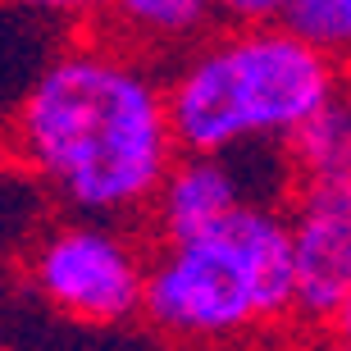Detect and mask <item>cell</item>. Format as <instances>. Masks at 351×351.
Here are the masks:
<instances>
[{"label":"cell","instance_id":"10","mask_svg":"<svg viewBox=\"0 0 351 351\" xmlns=\"http://www.w3.org/2000/svg\"><path fill=\"white\" fill-rule=\"evenodd\" d=\"M210 5H215V14L233 19V23H274L287 14L292 0H210Z\"/></svg>","mask_w":351,"mask_h":351},{"label":"cell","instance_id":"8","mask_svg":"<svg viewBox=\"0 0 351 351\" xmlns=\"http://www.w3.org/2000/svg\"><path fill=\"white\" fill-rule=\"evenodd\" d=\"M283 146L297 178L351 173V96L338 87Z\"/></svg>","mask_w":351,"mask_h":351},{"label":"cell","instance_id":"9","mask_svg":"<svg viewBox=\"0 0 351 351\" xmlns=\"http://www.w3.org/2000/svg\"><path fill=\"white\" fill-rule=\"evenodd\" d=\"M287 27L324 46L328 55H351V0H292L283 14Z\"/></svg>","mask_w":351,"mask_h":351},{"label":"cell","instance_id":"3","mask_svg":"<svg viewBox=\"0 0 351 351\" xmlns=\"http://www.w3.org/2000/svg\"><path fill=\"white\" fill-rule=\"evenodd\" d=\"M297 315L292 219L265 201L237 206L219 228L160 242L142 319L187 347H223Z\"/></svg>","mask_w":351,"mask_h":351},{"label":"cell","instance_id":"7","mask_svg":"<svg viewBox=\"0 0 351 351\" xmlns=\"http://www.w3.org/2000/svg\"><path fill=\"white\" fill-rule=\"evenodd\" d=\"M210 19H215L210 0H110V10L96 23H110V32H101V37L142 55L192 46Z\"/></svg>","mask_w":351,"mask_h":351},{"label":"cell","instance_id":"6","mask_svg":"<svg viewBox=\"0 0 351 351\" xmlns=\"http://www.w3.org/2000/svg\"><path fill=\"white\" fill-rule=\"evenodd\" d=\"M251 196L242 187V173L233 160L219 151H178L169 165L160 192L151 196V233L156 242H187L210 228H219L237 206H247Z\"/></svg>","mask_w":351,"mask_h":351},{"label":"cell","instance_id":"4","mask_svg":"<svg viewBox=\"0 0 351 351\" xmlns=\"http://www.w3.org/2000/svg\"><path fill=\"white\" fill-rule=\"evenodd\" d=\"M23 278L55 315L82 328H119L146 311L151 261L110 219L78 215L32 242Z\"/></svg>","mask_w":351,"mask_h":351},{"label":"cell","instance_id":"5","mask_svg":"<svg viewBox=\"0 0 351 351\" xmlns=\"http://www.w3.org/2000/svg\"><path fill=\"white\" fill-rule=\"evenodd\" d=\"M287 219L297 251V315L324 324L351 292V173L301 178Z\"/></svg>","mask_w":351,"mask_h":351},{"label":"cell","instance_id":"11","mask_svg":"<svg viewBox=\"0 0 351 351\" xmlns=\"http://www.w3.org/2000/svg\"><path fill=\"white\" fill-rule=\"evenodd\" d=\"M19 10H41V14H60V19H101L110 10V0H5Z\"/></svg>","mask_w":351,"mask_h":351},{"label":"cell","instance_id":"12","mask_svg":"<svg viewBox=\"0 0 351 351\" xmlns=\"http://www.w3.org/2000/svg\"><path fill=\"white\" fill-rule=\"evenodd\" d=\"M324 342H328V351H351V292L333 306V315H328L324 324Z\"/></svg>","mask_w":351,"mask_h":351},{"label":"cell","instance_id":"2","mask_svg":"<svg viewBox=\"0 0 351 351\" xmlns=\"http://www.w3.org/2000/svg\"><path fill=\"white\" fill-rule=\"evenodd\" d=\"M165 91L182 151L233 156L256 142H287L338 91V55L283 19L237 23L182 55Z\"/></svg>","mask_w":351,"mask_h":351},{"label":"cell","instance_id":"1","mask_svg":"<svg viewBox=\"0 0 351 351\" xmlns=\"http://www.w3.org/2000/svg\"><path fill=\"white\" fill-rule=\"evenodd\" d=\"M5 151L73 215L128 219L178 160L169 91L137 51L91 37L41 69L5 128Z\"/></svg>","mask_w":351,"mask_h":351}]
</instances>
